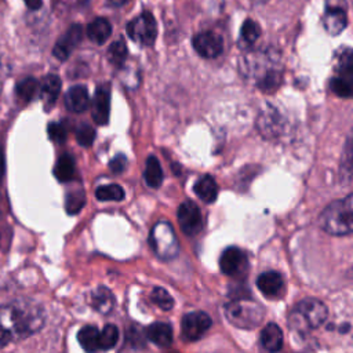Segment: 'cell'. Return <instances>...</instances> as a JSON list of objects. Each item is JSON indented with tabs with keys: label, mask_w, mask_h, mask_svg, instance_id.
Segmentation results:
<instances>
[{
	"label": "cell",
	"mask_w": 353,
	"mask_h": 353,
	"mask_svg": "<svg viewBox=\"0 0 353 353\" xmlns=\"http://www.w3.org/2000/svg\"><path fill=\"white\" fill-rule=\"evenodd\" d=\"M46 313L32 299H17L0 306V349L11 342L22 341L43 328Z\"/></svg>",
	"instance_id": "6da1fadb"
},
{
	"label": "cell",
	"mask_w": 353,
	"mask_h": 353,
	"mask_svg": "<svg viewBox=\"0 0 353 353\" xmlns=\"http://www.w3.org/2000/svg\"><path fill=\"white\" fill-rule=\"evenodd\" d=\"M240 70L261 91L274 92L283 80V66L280 54L273 48L251 51L241 58Z\"/></svg>",
	"instance_id": "7a4b0ae2"
},
{
	"label": "cell",
	"mask_w": 353,
	"mask_h": 353,
	"mask_svg": "<svg viewBox=\"0 0 353 353\" xmlns=\"http://www.w3.org/2000/svg\"><path fill=\"white\" fill-rule=\"evenodd\" d=\"M320 226L330 234L345 236L353 229L352 194L330 203L319 218Z\"/></svg>",
	"instance_id": "3957f363"
},
{
	"label": "cell",
	"mask_w": 353,
	"mask_h": 353,
	"mask_svg": "<svg viewBox=\"0 0 353 353\" xmlns=\"http://www.w3.org/2000/svg\"><path fill=\"white\" fill-rule=\"evenodd\" d=\"M223 312L232 325L243 330H252L258 327L265 316L263 307L248 298H236L228 302Z\"/></svg>",
	"instance_id": "277c9868"
},
{
	"label": "cell",
	"mask_w": 353,
	"mask_h": 353,
	"mask_svg": "<svg viewBox=\"0 0 353 353\" xmlns=\"http://www.w3.org/2000/svg\"><path fill=\"white\" fill-rule=\"evenodd\" d=\"M149 243L153 252L164 261H170L178 255L179 244L174 228L167 221H159L150 230Z\"/></svg>",
	"instance_id": "5b68a950"
},
{
	"label": "cell",
	"mask_w": 353,
	"mask_h": 353,
	"mask_svg": "<svg viewBox=\"0 0 353 353\" xmlns=\"http://www.w3.org/2000/svg\"><path fill=\"white\" fill-rule=\"evenodd\" d=\"M127 34L141 46H153L157 37V25L149 11H143L128 22Z\"/></svg>",
	"instance_id": "8992f818"
},
{
	"label": "cell",
	"mask_w": 353,
	"mask_h": 353,
	"mask_svg": "<svg viewBox=\"0 0 353 353\" xmlns=\"http://www.w3.org/2000/svg\"><path fill=\"white\" fill-rule=\"evenodd\" d=\"M284 117L272 105H266L256 117V130L265 139H276L284 131Z\"/></svg>",
	"instance_id": "52a82bcc"
},
{
	"label": "cell",
	"mask_w": 353,
	"mask_h": 353,
	"mask_svg": "<svg viewBox=\"0 0 353 353\" xmlns=\"http://www.w3.org/2000/svg\"><path fill=\"white\" fill-rule=\"evenodd\" d=\"M295 314L296 319H301V321H303L306 327L317 328L325 321L328 310L321 301L314 298H306L296 305Z\"/></svg>",
	"instance_id": "ba28073f"
},
{
	"label": "cell",
	"mask_w": 353,
	"mask_h": 353,
	"mask_svg": "<svg viewBox=\"0 0 353 353\" xmlns=\"http://www.w3.org/2000/svg\"><path fill=\"white\" fill-rule=\"evenodd\" d=\"M178 223L182 232L188 236H196L203 229V216L200 208L192 200L183 201L176 212Z\"/></svg>",
	"instance_id": "9c48e42d"
},
{
	"label": "cell",
	"mask_w": 353,
	"mask_h": 353,
	"mask_svg": "<svg viewBox=\"0 0 353 353\" xmlns=\"http://www.w3.org/2000/svg\"><path fill=\"white\" fill-rule=\"evenodd\" d=\"M211 323L210 316L204 312H190L185 314L181 323L183 339L190 342L200 339L211 327Z\"/></svg>",
	"instance_id": "30bf717a"
},
{
	"label": "cell",
	"mask_w": 353,
	"mask_h": 353,
	"mask_svg": "<svg viewBox=\"0 0 353 353\" xmlns=\"http://www.w3.org/2000/svg\"><path fill=\"white\" fill-rule=\"evenodd\" d=\"M192 43H193V48L196 50V52L200 57L207 58V59L216 58L218 55H221V52L223 50L222 37L212 30H204V32L194 34Z\"/></svg>",
	"instance_id": "8fae6325"
},
{
	"label": "cell",
	"mask_w": 353,
	"mask_h": 353,
	"mask_svg": "<svg viewBox=\"0 0 353 353\" xmlns=\"http://www.w3.org/2000/svg\"><path fill=\"white\" fill-rule=\"evenodd\" d=\"M109 112H110V85L103 83L97 87L95 95L92 99L91 114L94 121L98 125H106L109 121Z\"/></svg>",
	"instance_id": "7c38bea8"
},
{
	"label": "cell",
	"mask_w": 353,
	"mask_h": 353,
	"mask_svg": "<svg viewBox=\"0 0 353 353\" xmlns=\"http://www.w3.org/2000/svg\"><path fill=\"white\" fill-rule=\"evenodd\" d=\"M247 255L237 247H228L221 258H219V268L222 273L228 276L240 274L247 268Z\"/></svg>",
	"instance_id": "4fadbf2b"
},
{
	"label": "cell",
	"mask_w": 353,
	"mask_h": 353,
	"mask_svg": "<svg viewBox=\"0 0 353 353\" xmlns=\"http://www.w3.org/2000/svg\"><path fill=\"white\" fill-rule=\"evenodd\" d=\"M256 287L269 299H279L285 292L284 279L279 272L274 270L259 274V277L256 279Z\"/></svg>",
	"instance_id": "5bb4252c"
},
{
	"label": "cell",
	"mask_w": 353,
	"mask_h": 353,
	"mask_svg": "<svg viewBox=\"0 0 353 353\" xmlns=\"http://www.w3.org/2000/svg\"><path fill=\"white\" fill-rule=\"evenodd\" d=\"M81 39H83V28L79 23L72 25L54 46V50H52L54 57L58 58L59 61H66L70 52L73 51V48L81 41Z\"/></svg>",
	"instance_id": "9a60e30c"
},
{
	"label": "cell",
	"mask_w": 353,
	"mask_h": 353,
	"mask_svg": "<svg viewBox=\"0 0 353 353\" xmlns=\"http://www.w3.org/2000/svg\"><path fill=\"white\" fill-rule=\"evenodd\" d=\"M323 25L327 33H330L331 36L339 34L347 25L346 11L339 6H328L323 17Z\"/></svg>",
	"instance_id": "2e32d148"
},
{
	"label": "cell",
	"mask_w": 353,
	"mask_h": 353,
	"mask_svg": "<svg viewBox=\"0 0 353 353\" xmlns=\"http://www.w3.org/2000/svg\"><path fill=\"white\" fill-rule=\"evenodd\" d=\"M90 97L85 85H73L65 95V106L73 113H81L88 108Z\"/></svg>",
	"instance_id": "e0dca14e"
},
{
	"label": "cell",
	"mask_w": 353,
	"mask_h": 353,
	"mask_svg": "<svg viewBox=\"0 0 353 353\" xmlns=\"http://www.w3.org/2000/svg\"><path fill=\"white\" fill-rule=\"evenodd\" d=\"M61 87H62V83L57 74H47L44 77L43 83L39 87V92L47 108H51L55 103L61 92Z\"/></svg>",
	"instance_id": "ac0fdd59"
},
{
	"label": "cell",
	"mask_w": 353,
	"mask_h": 353,
	"mask_svg": "<svg viewBox=\"0 0 353 353\" xmlns=\"http://www.w3.org/2000/svg\"><path fill=\"white\" fill-rule=\"evenodd\" d=\"M261 343L270 353L279 352L283 346V331H281V328L274 323L266 324L265 328L261 332Z\"/></svg>",
	"instance_id": "d6986e66"
},
{
	"label": "cell",
	"mask_w": 353,
	"mask_h": 353,
	"mask_svg": "<svg viewBox=\"0 0 353 353\" xmlns=\"http://www.w3.org/2000/svg\"><path fill=\"white\" fill-rule=\"evenodd\" d=\"M90 303H91V306H92L97 312H99V313H102V314H108V313H110V312L113 310L116 301H114L113 294H112L106 287H102V285H101V287H98V288L91 294V301H90Z\"/></svg>",
	"instance_id": "ffe728a7"
},
{
	"label": "cell",
	"mask_w": 353,
	"mask_h": 353,
	"mask_svg": "<svg viewBox=\"0 0 353 353\" xmlns=\"http://www.w3.org/2000/svg\"><path fill=\"white\" fill-rule=\"evenodd\" d=\"M193 190L204 203H214L218 196V186L211 175H203L199 178L193 186Z\"/></svg>",
	"instance_id": "44dd1931"
},
{
	"label": "cell",
	"mask_w": 353,
	"mask_h": 353,
	"mask_svg": "<svg viewBox=\"0 0 353 353\" xmlns=\"http://www.w3.org/2000/svg\"><path fill=\"white\" fill-rule=\"evenodd\" d=\"M112 34V26L105 18H95L87 26V36L95 44H103Z\"/></svg>",
	"instance_id": "7402d4cb"
},
{
	"label": "cell",
	"mask_w": 353,
	"mask_h": 353,
	"mask_svg": "<svg viewBox=\"0 0 353 353\" xmlns=\"http://www.w3.org/2000/svg\"><path fill=\"white\" fill-rule=\"evenodd\" d=\"M146 336L159 346H168L172 342V328L167 323H154L148 327Z\"/></svg>",
	"instance_id": "603a6c76"
},
{
	"label": "cell",
	"mask_w": 353,
	"mask_h": 353,
	"mask_svg": "<svg viewBox=\"0 0 353 353\" xmlns=\"http://www.w3.org/2000/svg\"><path fill=\"white\" fill-rule=\"evenodd\" d=\"M77 341L87 353L99 350V330L95 325H84L77 332Z\"/></svg>",
	"instance_id": "cb8c5ba5"
},
{
	"label": "cell",
	"mask_w": 353,
	"mask_h": 353,
	"mask_svg": "<svg viewBox=\"0 0 353 353\" xmlns=\"http://www.w3.org/2000/svg\"><path fill=\"white\" fill-rule=\"evenodd\" d=\"M74 159L68 153L62 154L54 167V175L59 182H69L74 176Z\"/></svg>",
	"instance_id": "d4e9b609"
},
{
	"label": "cell",
	"mask_w": 353,
	"mask_h": 353,
	"mask_svg": "<svg viewBox=\"0 0 353 353\" xmlns=\"http://www.w3.org/2000/svg\"><path fill=\"white\" fill-rule=\"evenodd\" d=\"M261 36V28L259 25L252 21V19H245L244 23L241 25L240 29V39H239V46L243 50L250 48Z\"/></svg>",
	"instance_id": "484cf974"
},
{
	"label": "cell",
	"mask_w": 353,
	"mask_h": 353,
	"mask_svg": "<svg viewBox=\"0 0 353 353\" xmlns=\"http://www.w3.org/2000/svg\"><path fill=\"white\" fill-rule=\"evenodd\" d=\"M143 178L148 186L150 188H159L163 182V170L159 163V160L154 156H149L145 164V172Z\"/></svg>",
	"instance_id": "4316f807"
},
{
	"label": "cell",
	"mask_w": 353,
	"mask_h": 353,
	"mask_svg": "<svg viewBox=\"0 0 353 353\" xmlns=\"http://www.w3.org/2000/svg\"><path fill=\"white\" fill-rule=\"evenodd\" d=\"M127 46L124 43V40H116L110 44V47L108 48V52H106V57H108V61L116 66V68H121L125 62V58H127Z\"/></svg>",
	"instance_id": "83f0119b"
},
{
	"label": "cell",
	"mask_w": 353,
	"mask_h": 353,
	"mask_svg": "<svg viewBox=\"0 0 353 353\" xmlns=\"http://www.w3.org/2000/svg\"><path fill=\"white\" fill-rule=\"evenodd\" d=\"M39 83L36 79L33 77H26L23 80H21L17 87H15V92L17 97L19 99H22L23 102H29L34 98V95L39 92Z\"/></svg>",
	"instance_id": "f1b7e54d"
},
{
	"label": "cell",
	"mask_w": 353,
	"mask_h": 353,
	"mask_svg": "<svg viewBox=\"0 0 353 353\" xmlns=\"http://www.w3.org/2000/svg\"><path fill=\"white\" fill-rule=\"evenodd\" d=\"M95 197L101 201H120L124 199V190L119 185H102L95 190Z\"/></svg>",
	"instance_id": "f546056e"
},
{
	"label": "cell",
	"mask_w": 353,
	"mask_h": 353,
	"mask_svg": "<svg viewBox=\"0 0 353 353\" xmlns=\"http://www.w3.org/2000/svg\"><path fill=\"white\" fill-rule=\"evenodd\" d=\"M85 204V194L83 192V189H74L68 192L66 199H65V208L66 212L73 215L77 214Z\"/></svg>",
	"instance_id": "4dcf8cb0"
},
{
	"label": "cell",
	"mask_w": 353,
	"mask_h": 353,
	"mask_svg": "<svg viewBox=\"0 0 353 353\" xmlns=\"http://www.w3.org/2000/svg\"><path fill=\"white\" fill-rule=\"evenodd\" d=\"M119 341V330L114 324H106L102 331H99V349L109 350L116 346Z\"/></svg>",
	"instance_id": "1f68e13d"
},
{
	"label": "cell",
	"mask_w": 353,
	"mask_h": 353,
	"mask_svg": "<svg viewBox=\"0 0 353 353\" xmlns=\"http://www.w3.org/2000/svg\"><path fill=\"white\" fill-rule=\"evenodd\" d=\"M336 69L339 70V77L352 81V72H353V66H352V51L350 48H341L339 51V57L336 61Z\"/></svg>",
	"instance_id": "d6a6232c"
},
{
	"label": "cell",
	"mask_w": 353,
	"mask_h": 353,
	"mask_svg": "<svg viewBox=\"0 0 353 353\" xmlns=\"http://www.w3.org/2000/svg\"><path fill=\"white\" fill-rule=\"evenodd\" d=\"M330 88L338 97H342V98L352 97V83L339 76H335L330 80Z\"/></svg>",
	"instance_id": "836d02e7"
},
{
	"label": "cell",
	"mask_w": 353,
	"mask_h": 353,
	"mask_svg": "<svg viewBox=\"0 0 353 353\" xmlns=\"http://www.w3.org/2000/svg\"><path fill=\"white\" fill-rule=\"evenodd\" d=\"M152 301L163 310H170L174 306L172 296L161 287H154L152 291Z\"/></svg>",
	"instance_id": "e575fe53"
},
{
	"label": "cell",
	"mask_w": 353,
	"mask_h": 353,
	"mask_svg": "<svg viewBox=\"0 0 353 353\" xmlns=\"http://www.w3.org/2000/svg\"><path fill=\"white\" fill-rule=\"evenodd\" d=\"M95 138V130L90 124H80V127L76 131V139L79 145L88 148L92 145Z\"/></svg>",
	"instance_id": "d590c367"
},
{
	"label": "cell",
	"mask_w": 353,
	"mask_h": 353,
	"mask_svg": "<svg viewBox=\"0 0 353 353\" xmlns=\"http://www.w3.org/2000/svg\"><path fill=\"white\" fill-rule=\"evenodd\" d=\"M341 176L342 179L345 178L346 181H350V176H352V139L350 138L346 141L345 154L341 163Z\"/></svg>",
	"instance_id": "8d00e7d4"
},
{
	"label": "cell",
	"mask_w": 353,
	"mask_h": 353,
	"mask_svg": "<svg viewBox=\"0 0 353 353\" xmlns=\"http://www.w3.org/2000/svg\"><path fill=\"white\" fill-rule=\"evenodd\" d=\"M48 137L58 143L65 142L66 139V130L61 123H51L48 125Z\"/></svg>",
	"instance_id": "74e56055"
},
{
	"label": "cell",
	"mask_w": 353,
	"mask_h": 353,
	"mask_svg": "<svg viewBox=\"0 0 353 353\" xmlns=\"http://www.w3.org/2000/svg\"><path fill=\"white\" fill-rule=\"evenodd\" d=\"M109 168L113 174H121L123 171H125L127 168V157L124 154H116L110 163H109Z\"/></svg>",
	"instance_id": "f35d334b"
},
{
	"label": "cell",
	"mask_w": 353,
	"mask_h": 353,
	"mask_svg": "<svg viewBox=\"0 0 353 353\" xmlns=\"http://www.w3.org/2000/svg\"><path fill=\"white\" fill-rule=\"evenodd\" d=\"M26 3V6L30 8V10H39L43 4L41 0H23Z\"/></svg>",
	"instance_id": "ab89813d"
},
{
	"label": "cell",
	"mask_w": 353,
	"mask_h": 353,
	"mask_svg": "<svg viewBox=\"0 0 353 353\" xmlns=\"http://www.w3.org/2000/svg\"><path fill=\"white\" fill-rule=\"evenodd\" d=\"M128 1H131V0H106V3L112 7H121V6L127 4Z\"/></svg>",
	"instance_id": "60d3db41"
},
{
	"label": "cell",
	"mask_w": 353,
	"mask_h": 353,
	"mask_svg": "<svg viewBox=\"0 0 353 353\" xmlns=\"http://www.w3.org/2000/svg\"><path fill=\"white\" fill-rule=\"evenodd\" d=\"M3 170H4V161H3V153L0 150V175L3 174Z\"/></svg>",
	"instance_id": "b9f144b4"
}]
</instances>
